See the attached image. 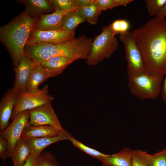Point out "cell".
Returning a JSON list of instances; mask_svg holds the SVG:
<instances>
[{"label":"cell","instance_id":"836d02e7","mask_svg":"<svg viewBox=\"0 0 166 166\" xmlns=\"http://www.w3.org/2000/svg\"><path fill=\"white\" fill-rule=\"evenodd\" d=\"M164 76L162 82L160 93L162 100L166 103V74Z\"/></svg>","mask_w":166,"mask_h":166},{"label":"cell","instance_id":"d590c367","mask_svg":"<svg viewBox=\"0 0 166 166\" xmlns=\"http://www.w3.org/2000/svg\"><path fill=\"white\" fill-rule=\"evenodd\" d=\"M166 150V148H165Z\"/></svg>","mask_w":166,"mask_h":166},{"label":"cell","instance_id":"5bb4252c","mask_svg":"<svg viewBox=\"0 0 166 166\" xmlns=\"http://www.w3.org/2000/svg\"><path fill=\"white\" fill-rule=\"evenodd\" d=\"M65 130L62 131L49 125H34L28 124L23 131L20 140H26L30 138L57 136Z\"/></svg>","mask_w":166,"mask_h":166},{"label":"cell","instance_id":"30bf717a","mask_svg":"<svg viewBox=\"0 0 166 166\" xmlns=\"http://www.w3.org/2000/svg\"><path fill=\"white\" fill-rule=\"evenodd\" d=\"M28 124L34 125H49L64 131L52 105V102L44 104L28 111Z\"/></svg>","mask_w":166,"mask_h":166},{"label":"cell","instance_id":"4dcf8cb0","mask_svg":"<svg viewBox=\"0 0 166 166\" xmlns=\"http://www.w3.org/2000/svg\"><path fill=\"white\" fill-rule=\"evenodd\" d=\"M0 157L3 160L9 157V145L8 141L0 137Z\"/></svg>","mask_w":166,"mask_h":166},{"label":"cell","instance_id":"ac0fdd59","mask_svg":"<svg viewBox=\"0 0 166 166\" xmlns=\"http://www.w3.org/2000/svg\"><path fill=\"white\" fill-rule=\"evenodd\" d=\"M134 150L124 148L120 152L109 155L99 160L104 166H132V159Z\"/></svg>","mask_w":166,"mask_h":166},{"label":"cell","instance_id":"d4e9b609","mask_svg":"<svg viewBox=\"0 0 166 166\" xmlns=\"http://www.w3.org/2000/svg\"><path fill=\"white\" fill-rule=\"evenodd\" d=\"M96 3L102 11L118 6H126L132 2L131 0H96Z\"/></svg>","mask_w":166,"mask_h":166},{"label":"cell","instance_id":"e0dca14e","mask_svg":"<svg viewBox=\"0 0 166 166\" xmlns=\"http://www.w3.org/2000/svg\"><path fill=\"white\" fill-rule=\"evenodd\" d=\"M76 60L66 57L58 56L50 58L39 64L49 74L51 77L60 74L70 64Z\"/></svg>","mask_w":166,"mask_h":166},{"label":"cell","instance_id":"5b68a950","mask_svg":"<svg viewBox=\"0 0 166 166\" xmlns=\"http://www.w3.org/2000/svg\"><path fill=\"white\" fill-rule=\"evenodd\" d=\"M163 77L145 72L128 77V86L132 94L142 100H154L161 93Z\"/></svg>","mask_w":166,"mask_h":166},{"label":"cell","instance_id":"9c48e42d","mask_svg":"<svg viewBox=\"0 0 166 166\" xmlns=\"http://www.w3.org/2000/svg\"><path fill=\"white\" fill-rule=\"evenodd\" d=\"M75 30L69 31L61 29L43 31L34 28L26 45L39 43L55 44L68 42L75 38Z\"/></svg>","mask_w":166,"mask_h":166},{"label":"cell","instance_id":"277c9868","mask_svg":"<svg viewBox=\"0 0 166 166\" xmlns=\"http://www.w3.org/2000/svg\"><path fill=\"white\" fill-rule=\"evenodd\" d=\"M115 36L110 24L103 27L101 32L93 39L90 54L86 60L88 65H96L110 57L118 46Z\"/></svg>","mask_w":166,"mask_h":166},{"label":"cell","instance_id":"e575fe53","mask_svg":"<svg viewBox=\"0 0 166 166\" xmlns=\"http://www.w3.org/2000/svg\"><path fill=\"white\" fill-rule=\"evenodd\" d=\"M155 16L163 17L166 18V3L157 13Z\"/></svg>","mask_w":166,"mask_h":166},{"label":"cell","instance_id":"f546056e","mask_svg":"<svg viewBox=\"0 0 166 166\" xmlns=\"http://www.w3.org/2000/svg\"><path fill=\"white\" fill-rule=\"evenodd\" d=\"M150 166H166V150L151 155Z\"/></svg>","mask_w":166,"mask_h":166},{"label":"cell","instance_id":"9a60e30c","mask_svg":"<svg viewBox=\"0 0 166 166\" xmlns=\"http://www.w3.org/2000/svg\"><path fill=\"white\" fill-rule=\"evenodd\" d=\"M16 1L24 5V11L32 18L36 19L41 15L54 11L49 0H18Z\"/></svg>","mask_w":166,"mask_h":166},{"label":"cell","instance_id":"83f0119b","mask_svg":"<svg viewBox=\"0 0 166 166\" xmlns=\"http://www.w3.org/2000/svg\"><path fill=\"white\" fill-rule=\"evenodd\" d=\"M110 25L112 31L116 35L129 32L131 27L130 22L123 19L116 20Z\"/></svg>","mask_w":166,"mask_h":166},{"label":"cell","instance_id":"3957f363","mask_svg":"<svg viewBox=\"0 0 166 166\" xmlns=\"http://www.w3.org/2000/svg\"><path fill=\"white\" fill-rule=\"evenodd\" d=\"M35 24V19L24 11L0 27V41L8 51L14 68L25 55V48Z\"/></svg>","mask_w":166,"mask_h":166},{"label":"cell","instance_id":"8992f818","mask_svg":"<svg viewBox=\"0 0 166 166\" xmlns=\"http://www.w3.org/2000/svg\"><path fill=\"white\" fill-rule=\"evenodd\" d=\"M119 39L124 45L128 77L135 76L145 73L141 53L132 33L129 31L120 34Z\"/></svg>","mask_w":166,"mask_h":166},{"label":"cell","instance_id":"52a82bcc","mask_svg":"<svg viewBox=\"0 0 166 166\" xmlns=\"http://www.w3.org/2000/svg\"><path fill=\"white\" fill-rule=\"evenodd\" d=\"M49 90L48 86L46 85L35 92H26L18 93L10 119L13 120L14 117L22 112L28 111L53 101L54 98L53 95L48 94Z\"/></svg>","mask_w":166,"mask_h":166},{"label":"cell","instance_id":"d6a6232c","mask_svg":"<svg viewBox=\"0 0 166 166\" xmlns=\"http://www.w3.org/2000/svg\"><path fill=\"white\" fill-rule=\"evenodd\" d=\"M38 156L31 153L23 166H36Z\"/></svg>","mask_w":166,"mask_h":166},{"label":"cell","instance_id":"1f68e13d","mask_svg":"<svg viewBox=\"0 0 166 166\" xmlns=\"http://www.w3.org/2000/svg\"><path fill=\"white\" fill-rule=\"evenodd\" d=\"M96 0H73L75 7L79 8L94 3Z\"/></svg>","mask_w":166,"mask_h":166},{"label":"cell","instance_id":"ba28073f","mask_svg":"<svg viewBox=\"0 0 166 166\" xmlns=\"http://www.w3.org/2000/svg\"><path fill=\"white\" fill-rule=\"evenodd\" d=\"M29 120L28 111L22 112L14 117L6 129L1 131L0 137L8 142L9 157L10 158L17 142L20 140L23 131L28 124Z\"/></svg>","mask_w":166,"mask_h":166},{"label":"cell","instance_id":"44dd1931","mask_svg":"<svg viewBox=\"0 0 166 166\" xmlns=\"http://www.w3.org/2000/svg\"><path fill=\"white\" fill-rule=\"evenodd\" d=\"M96 1L93 3L80 8L75 11L80 17L92 25L97 24L99 16L102 12Z\"/></svg>","mask_w":166,"mask_h":166},{"label":"cell","instance_id":"603a6c76","mask_svg":"<svg viewBox=\"0 0 166 166\" xmlns=\"http://www.w3.org/2000/svg\"><path fill=\"white\" fill-rule=\"evenodd\" d=\"M73 145L80 150L88 155L97 160L107 156L109 155L104 154L95 149L86 146L81 142L76 140L71 135L69 137V140Z\"/></svg>","mask_w":166,"mask_h":166},{"label":"cell","instance_id":"7402d4cb","mask_svg":"<svg viewBox=\"0 0 166 166\" xmlns=\"http://www.w3.org/2000/svg\"><path fill=\"white\" fill-rule=\"evenodd\" d=\"M85 22L75 11L67 12L64 16L62 21L61 29L69 31L75 30L80 24Z\"/></svg>","mask_w":166,"mask_h":166},{"label":"cell","instance_id":"7a4b0ae2","mask_svg":"<svg viewBox=\"0 0 166 166\" xmlns=\"http://www.w3.org/2000/svg\"><path fill=\"white\" fill-rule=\"evenodd\" d=\"M91 40L83 34L77 38L58 44L39 43L26 45V55L35 64L39 65L53 57L64 56L86 60L90 52Z\"/></svg>","mask_w":166,"mask_h":166},{"label":"cell","instance_id":"8fae6325","mask_svg":"<svg viewBox=\"0 0 166 166\" xmlns=\"http://www.w3.org/2000/svg\"><path fill=\"white\" fill-rule=\"evenodd\" d=\"M35 64L25 55L14 68L15 79L13 88L18 93L27 92L30 74Z\"/></svg>","mask_w":166,"mask_h":166},{"label":"cell","instance_id":"d6986e66","mask_svg":"<svg viewBox=\"0 0 166 166\" xmlns=\"http://www.w3.org/2000/svg\"><path fill=\"white\" fill-rule=\"evenodd\" d=\"M50 77L49 74L42 67L35 64L30 74L27 92L32 93L37 91L40 85Z\"/></svg>","mask_w":166,"mask_h":166},{"label":"cell","instance_id":"4fadbf2b","mask_svg":"<svg viewBox=\"0 0 166 166\" xmlns=\"http://www.w3.org/2000/svg\"><path fill=\"white\" fill-rule=\"evenodd\" d=\"M68 12L57 10L50 14L41 15L35 19V28L43 31L61 29L63 17Z\"/></svg>","mask_w":166,"mask_h":166},{"label":"cell","instance_id":"ffe728a7","mask_svg":"<svg viewBox=\"0 0 166 166\" xmlns=\"http://www.w3.org/2000/svg\"><path fill=\"white\" fill-rule=\"evenodd\" d=\"M32 153L29 144L20 140L16 144L10 158L14 166H23Z\"/></svg>","mask_w":166,"mask_h":166},{"label":"cell","instance_id":"cb8c5ba5","mask_svg":"<svg viewBox=\"0 0 166 166\" xmlns=\"http://www.w3.org/2000/svg\"><path fill=\"white\" fill-rule=\"evenodd\" d=\"M151 155L140 150H134L132 159V166H150Z\"/></svg>","mask_w":166,"mask_h":166},{"label":"cell","instance_id":"4316f807","mask_svg":"<svg viewBox=\"0 0 166 166\" xmlns=\"http://www.w3.org/2000/svg\"><path fill=\"white\" fill-rule=\"evenodd\" d=\"M36 166H60L55 156L49 152H41L38 156Z\"/></svg>","mask_w":166,"mask_h":166},{"label":"cell","instance_id":"7c38bea8","mask_svg":"<svg viewBox=\"0 0 166 166\" xmlns=\"http://www.w3.org/2000/svg\"><path fill=\"white\" fill-rule=\"evenodd\" d=\"M18 93L13 88L8 89L1 98L0 103V129L2 131L8 126L15 105Z\"/></svg>","mask_w":166,"mask_h":166},{"label":"cell","instance_id":"2e32d148","mask_svg":"<svg viewBox=\"0 0 166 166\" xmlns=\"http://www.w3.org/2000/svg\"><path fill=\"white\" fill-rule=\"evenodd\" d=\"M70 134L65 130L59 135L39 138H30L26 140L29 144L32 153L38 156L42 151L48 146L62 140H69Z\"/></svg>","mask_w":166,"mask_h":166},{"label":"cell","instance_id":"6da1fadb","mask_svg":"<svg viewBox=\"0 0 166 166\" xmlns=\"http://www.w3.org/2000/svg\"><path fill=\"white\" fill-rule=\"evenodd\" d=\"M131 33L145 73L164 77L166 74V18L155 16Z\"/></svg>","mask_w":166,"mask_h":166},{"label":"cell","instance_id":"484cf974","mask_svg":"<svg viewBox=\"0 0 166 166\" xmlns=\"http://www.w3.org/2000/svg\"><path fill=\"white\" fill-rule=\"evenodd\" d=\"M54 11L61 10L69 12L75 11L78 8L75 7L73 0H49Z\"/></svg>","mask_w":166,"mask_h":166},{"label":"cell","instance_id":"f1b7e54d","mask_svg":"<svg viewBox=\"0 0 166 166\" xmlns=\"http://www.w3.org/2000/svg\"><path fill=\"white\" fill-rule=\"evenodd\" d=\"M147 12L151 17L156 16L157 13L166 3V0H144Z\"/></svg>","mask_w":166,"mask_h":166}]
</instances>
